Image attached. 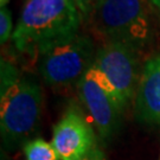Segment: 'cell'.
<instances>
[{"instance_id": "8fae6325", "label": "cell", "mask_w": 160, "mask_h": 160, "mask_svg": "<svg viewBox=\"0 0 160 160\" xmlns=\"http://www.w3.org/2000/svg\"><path fill=\"white\" fill-rule=\"evenodd\" d=\"M82 20L90 19L101 0H74Z\"/></svg>"}, {"instance_id": "6da1fadb", "label": "cell", "mask_w": 160, "mask_h": 160, "mask_svg": "<svg viewBox=\"0 0 160 160\" xmlns=\"http://www.w3.org/2000/svg\"><path fill=\"white\" fill-rule=\"evenodd\" d=\"M80 12L74 0H29L12 34L19 51L40 53L78 33Z\"/></svg>"}, {"instance_id": "3957f363", "label": "cell", "mask_w": 160, "mask_h": 160, "mask_svg": "<svg viewBox=\"0 0 160 160\" xmlns=\"http://www.w3.org/2000/svg\"><path fill=\"white\" fill-rule=\"evenodd\" d=\"M43 95L38 83L19 77L10 86L0 87V127L2 139L16 143L38 126Z\"/></svg>"}, {"instance_id": "8992f818", "label": "cell", "mask_w": 160, "mask_h": 160, "mask_svg": "<svg viewBox=\"0 0 160 160\" xmlns=\"http://www.w3.org/2000/svg\"><path fill=\"white\" fill-rule=\"evenodd\" d=\"M77 92L100 135L104 139L110 138L119 126L123 108L107 81L92 65L77 83Z\"/></svg>"}, {"instance_id": "7c38bea8", "label": "cell", "mask_w": 160, "mask_h": 160, "mask_svg": "<svg viewBox=\"0 0 160 160\" xmlns=\"http://www.w3.org/2000/svg\"><path fill=\"white\" fill-rule=\"evenodd\" d=\"M81 160H106V157H104L101 149L98 147H95L90 153H88L83 159Z\"/></svg>"}, {"instance_id": "9c48e42d", "label": "cell", "mask_w": 160, "mask_h": 160, "mask_svg": "<svg viewBox=\"0 0 160 160\" xmlns=\"http://www.w3.org/2000/svg\"><path fill=\"white\" fill-rule=\"evenodd\" d=\"M26 160H59L51 142L44 139H34L24 146Z\"/></svg>"}, {"instance_id": "30bf717a", "label": "cell", "mask_w": 160, "mask_h": 160, "mask_svg": "<svg viewBox=\"0 0 160 160\" xmlns=\"http://www.w3.org/2000/svg\"><path fill=\"white\" fill-rule=\"evenodd\" d=\"M12 32V17L10 10L2 6L0 10V40L1 44H5L11 37Z\"/></svg>"}, {"instance_id": "7a4b0ae2", "label": "cell", "mask_w": 160, "mask_h": 160, "mask_svg": "<svg viewBox=\"0 0 160 160\" xmlns=\"http://www.w3.org/2000/svg\"><path fill=\"white\" fill-rule=\"evenodd\" d=\"M148 5L147 0H101L90 19L107 42L139 51L153 37Z\"/></svg>"}, {"instance_id": "ba28073f", "label": "cell", "mask_w": 160, "mask_h": 160, "mask_svg": "<svg viewBox=\"0 0 160 160\" xmlns=\"http://www.w3.org/2000/svg\"><path fill=\"white\" fill-rule=\"evenodd\" d=\"M135 116L160 126V51L143 64L135 95Z\"/></svg>"}, {"instance_id": "5bb4252c", "label": "cell", "mask_w": 160, "mask_h": 160, "mask_svg": "<svg viewBox=\"0 0 160 160\" xmlns=\"http://www.w3.org/2000/svg\"><path fill=\"white\" fill-rule=\"evenodd\" d=\"M7 1H8V0H1V7H2V6H6Z\"/></svg>"}, {"instance_id": "5b68a950", "label": "cell", "mask_w": 160, "mask_h": 160, "mask_svg": "<svg viewBox=\"0 0 160 160\" xmlns=\"http://www.w3.org/2000/svg\"><path fill=\"white\" fill-rule=\"evenodd\" d=\"M137 52L120 43L106 42L97 50L92 63L123 109L137 95L141 76Z\"/></svg>"}, {"instance_id": "277c9868", "label": "cell", "mask_w": 160, "mask_h": 160, "mask_svg": "<svg viewBox=\"0 0 160 160\" xmlns=\"http://www.w3.org/2000/svg\"><path fill=\"white\" fill-rule=\"evenodd\" d=\"M95 55L92 38L77 33L40 53L39 72L50 87L77 84L92 68Z\"/></svg>"}, {"instance_id": "52a82bcc", "label": "cell", "mask_w": 160, "mask_h": 160, "mask_svg": "<svg viewBox=\"0 0 160 160\" xmlns=\"http://www.w3.org/2000/svg\"><path fill=\"white\" fill-rule=\"evenodd\" d=\"M92 127L78 106L71 103L53 128L51 145L59 160H81L95 148Z\"/></svg>"}, {"instance_id": "9a60e30c", "label": "cell", "mask_w": 160, "mask_h": 160, "mask_svg": "<svg viewBox=\"0 0 160 160\" xmlns=\"http://www.w3.org/2000/svg\"><path fill=\"white\" fill-rule=\"evenodd\" d=\"M159 160H160V159H159Z\"/></svg>"}, {"instance_id": "4fadbf2b", "label": "cell", "mask_w": 160, "mask_h": 160, "mask_svg": "<svg viewBox=\"0 0 160 160\" xmlns=\"http://www.w3.org/2000/svg\"><path fill=\"white\" fill-rule=\"evenodd\" d=\"M149 6L152 7V10L155 12V14L158 16L160 20V0H147Z\"/></svg>"}]
</instances>
